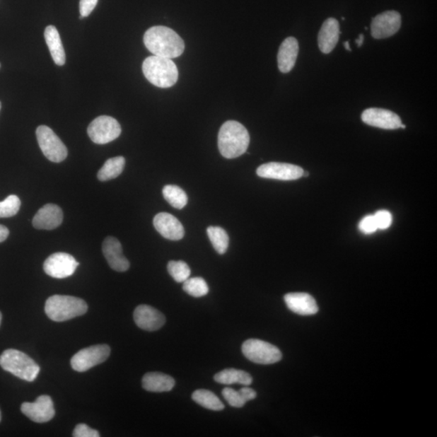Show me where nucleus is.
<instances>
[{
  "instance_id": "nucleus-8",
  "label": "nucleus",
  "mask_w": 437,
  "mask_h": 437,
  "mask_svg": "<svg viewBox=\"0 0 437 437\" xmlns=\"http://www.w3.org/2000/svg\"><path fill=\"white\" fill-rule=\"evenodd\" d=\"M110 355V347L106 344H98L86 347L73 356L71 366L76 372H86L94 366L103 363Z\"/></svg>"
},
{
  "instance_id": "nucleus-34",
  "label": "nucleus",
  "mask_w": 437,
  "mask_h": 437,
  "mask_svg": "<svg viewBox=\"0 0 437 437\" xmlns=\"http://www.w3.org/2000/svg\"><path fill=\"white\" fill-rule=\"evenodd\" d=\"M374 218L378 229H388L392 223V215L388 211L382 210L375 213Z\"/></svg>"
},
{
  "instance_id": "nucleus-4",
  "label": "nucleus",
  "mask_w": 437,
  "mask_h": 437,
  "mask_svg": "<svg viewBox=\"0 0 437 437\" xmlns=\"http://www.w3.org/2000/svg\"><path fill=\"white\" fill-rule=\"evenodd\" d=\"M88 311L86 302L71 296L54 295L50 296L45 305V312L54 322H65L80 317Z\"/></svg>"
},
{
  "instance_id": "nucleus-25",
  "label": "nucleus",
  "mask_w": 437,
  "mask_h": 437,
  "mask_svg": "<svg viewBox=\"0 0 437 437\" xmlns=\"http://www.w3.org/2000/svg\"><path fill=\"white\" fill-rule=\"evenodd\" d=\"M126 160L123 156L110 158L98 171V177L100 181L106 182L119 177L124 170Z\"/></svg>"
},
{
  "instance_id": "nucleus-12",
  "label": "nucleus",
  "mask_w": 437,
  "mask_h": 437,
  "mask_svg": "<svg viewBox=\"0 0 437 437\" xmlns=\"http://www.w3.org/2000/svg\"><path fill=\"white\" fill-rule=\"evenodd\" d=\"M21 412L35 423H47L55 414L54 402L48 395L39 396L35 402L22 403Z\"/></svg>"
},
{
  "instance_id": "nucleus-22",
  "label": "nucleus",
  "mask_w": 437,
  "mask_h": 437,
  "mask_svg": "<svg viewBox=\"0 0 437 437\" xmlns=\"http://www.w3.org/2000/svg\"><path fill=\"white\" fill-rule=\"evenodd\" d=\"M143 388L149 392L161 393L169 392L175 388V380L170 375L161 373H146L142 379Z\"/></svg>"
},
{
  "instance_id": "nucleus-9",
  "label": "nucleus",
  "mask_w": 437,
  "mask_h": 437,
  "mask_svg": "<svg viewBox=\"0 0 437 437\" xmlns=\"http://www.w3.org/2000/svg\"><path fill=\"white\" fill-rule=\"evenodd\" d=\"M122 132L121 126L114 117L100 116L95 119L88 127V134L92 141L97 144H105L119 138Z\"/></svg>"
},
{
  "instance_id": "nucleus-31",
  "label": "nucleus",
  "mask_w": 437,
  "mask_h": 437,
  "mask_svg": "<svg viewBox=\"0 0 437 437\" xmlns=\"http://www.w3.org/2000/svg\"><path fill=\"white\" fill-rule=\"evenodd\" d=\"M21 200L18 196L9 195L6 199L0 202V218L12 217L18 214L21 209Z\"/></svg>"
},
{
  "instance_id": "nucleus-15",
  "label": "nucleus",
  "mask_w": 437,
  "mask_h": 437,
  "mask_svg": "<svg viewBox=\"0 0 437 437\" xmlns=\"http://www.w3.org/2000/svg\"><path fill=\"white\" fill-rule=\"evenodd\" d=\"M134 321L137 326L148 332H156L165 323L163 313L147 305H139L134 312Z\"/></svg>"
},
{
  "instance_id": "nucleus-2",
  "label": "nucleus",
  "mask_w": 437,
  "mask_h": 437,
  "mask_svg": "<svg viewBox=\"0 0 437 437\" xmlns=\"http://www.w3.org/2000/svg\"><path fill=\"white\" fill-rule=\"evenodd\" d=\"M250 141L247 129L237 121H227L218 132V148L227 159L237 158L245 153Z\"/></svg>"
},
{
  "instance_id": "nucleus-7",
  "label": "nucleus",
  "mask_w": 437,
  "mask_h": 437,
  "mask_svg": "<svg viewBox=\"0 0 437 437\" xmlns=\"http://www.w3.org/2000/svg\"><path fill=\"white\" fill-rule=\"evenodd\" d=\"M36 134L39 147L49 161L60 163L66 158V147L52 129L47 126L38 127Z\"/></svg>"
},
{
  "instance_id": "nucleus-40",
  "label": "nucleus",
  "mask_w": 437,
  "mask_h": 437,
  "mask_svg": "<svg viewBox=\"0 0 437 437\" xmlns=\"http://www.w3.org/2000/svg\"><path fill=\"white\" fill-rule=\"evenodd\" d=\"M344 47H345V48H346V50H349V52H351V47H350V43H349V42H346L344 43Z\"/></svg>"
},
{
  "instance_id": "nucleus-10",
  "label": "nucleus",
  "mask_w": 437,
  "mask_h": 437,
  "mask_svg": "<svg viewBox=\"0 0 437 437\" xmlns=\"http://www.w3.org/2000/svg\"><path fill=\"white\" fill-rule=\"evenodd\" d=\"M79 265L80 263L74 257L59 252L47 257L44 262L43 269L50 277L65 279L71 276Z\"/></svg>"
},
{
  "instance_id": "nucleus-14",
  "label": "nucleus",
  "mask_w": 437,
  "mask_h": 437,
  "mask_svg": "<svg viewBox=\"0 0 437 437\" xmlns=\"http://www.w3.org/2000/svg\"><path fill=\"white\" fill-rule=\"evenodd\" d=\"M361 120L367 125L385 129V130H395L402 124L400 117L394 112L379 108H369L364 110Z\"/></svg>"
},
{
  "instance_id": "nucleus-36",
  "label": "nucleus",
  "mask_w": 437,
  "mask_h": 437,
  "mask_svg": "<svg viewBox=\"0 0 437 437\" xmlns=\"http://www.w3.org/2000/svg\"><path fill=\"white\" fill-rule=\"evenodd\" d=\"M98 0H81L80 13L81 18H87L96 8Z\"/></svg>"
},
{
  "instance_id": "nucleus-3",
  "label": "nucleus",
  "mask_w": 437,
  "mask_h": 437,
  "mask_svg": "<svg viewBox=\"0 0 437 437\" xmlns=\"http://www.w3.org/2000/svg\"><path fill=\"white\" fill-rule=\"evenodd\" d=\"M142 69L146 79L158 88H170L178 79L177 67L171 59L150 56L144 61Z\"/></svg>"
},
{
  "instance_id": "nucleus-38",
  "label": "nucleus",
  "mask_w": 437,
  "mask_h": 437,
  "mask_svg": "<svg viewBox=\"0 0 437 437\" xmlns=\"http://www.w3.org/2000/svg\"><path fill=\"white\" fill-rule=\"evenodd\" d=\"M9 235V231L7 227L0 225V243L4 242Z\"/></svg>"
},
{
  "instance_id": "nucleus-26",
  "label": "nucleus",
  "mask_w": 437,
  "mask_h": 437,
  "mask_svg": "<svg viewBox=\"0 0 437 437\" xmlns=\"http://www.w3.org/2000/svg\"><path fill=\"white\" fill-rule=\"evenodd\" d=\"M192 400L199 405L211 411H222L225 405L220 399L211 391L198 390L194 392Z\"/></svg>"
},
{
  "instance_id": "nucleus-39",
  "label": "nucleus",
  "mask_w": 437,
  "mask_h": 437,
  "mask_svg": "<svg viewBox=\"0 0 437 437\" xmlns=\"http://www.w3.org/2000/svg\"><path fill=\"white\" fill-rule=\"evenodd\" d=\"M363 39H364V36L363 35H360V36H359V38L356 41L358 47H361L362 46L363 43Z\"/></svg>"
},
{
  "instance_id": "nucleus-32",
  "label": "nucleus",
  "mask_w": 437,
  "mask_h": 437,
  "mask_svg": "<svg viewBox=\"0 0 437 437\" xmlns=\"http://www.w3.org/2000/svg\"><path fill=\"white\" fill-rule=\"evenodd\" d=\"M222 395L225 397L228 404L233 407L240 408L245 406V402L243 399L239 391L227 388L222 391Z\"/></svg>"
},
{
  "instance_id": "nucleus-42",
  "label": "nucleus",
  "mask_w": 437,
  "mask_h": 437,
  "mask_svg": "<svg viewBox=\"0 0 437 437\" xmlns=\"http://www.w3.org/2000/svg\"><path fill=\"white\" fill-rule=\"evenodd\" d=\"M2 419V414H1V411H0V421H1Z\"/></svg>"
},
{
  "instance_id": "nucleus-30",
  "label": "nucleus",
  "mask_w": 437,
  "mask_h": 437,
  "mask_svg": "<svg viewBox=\"0 0 437 437\" xmlns=\"http://www.w3.org/2000/svg\"><path fill=\"white\" fill-rule=\"evenodd\" d=\"M168 272L177 283H183L190 276V269L183 261H170L168 263Z\"/></svg>"
},
{
  "instance_id": "nucleus-11",
  "label": "nucleus",
  "mask_w": 437,
  "mask_h": 437,
  "mask_svg": "<svg viewBox=\"0 0 437 437\" xmlns=\"http://www.w3.org/2000/svg\"><path fill=\"white\" fill-rule=\"evenodd\" d=\"M303 169L300 166L279 162H270L257 169V176L280 181L298 180L303 176Z\"/></svg>"
},
{
  "instance_id": "nucleus-29",
  "label": "nucleus",
  "mask_w": 437,
  "mask_h": 437,
  "mask_svg": "<svg viewBox=\"0 0 437 437\" xmlns=\"http://www.w3.org/2000/svg\"><path fill=\"white\" fill-rule=\"evenodd\" d=\"M183 283V290L194 298H202L209 293V286L203 278H188Z\"/></svg>"
},
{
  "instance_id": "nucleus-13",
  "label": "nucleus",
  "mask_w": 437,
  "mask_h": 437,
  "mask_svg": "<svg viewBox=\"0 0 437 437\" xmlns=\"http://www.w3.org/2000/svg\"><path fill=\"white\" fill-rule=\"evenodd\" d=\"M402 25L401 15L396 11H388L373 19L372 36L376 39L388 38L395 35Z\"/></svg>"
},
{
  "instance_id": "nucleus-16",
  "label": "nucleus",
  "mask_w": 437,
  "mask_h": 437,
  "mask_svg": "<svg viewBox=\"0 0 437 437\" xmlns=\"http://www.w3.org/2000/svg\"><path fill=\"white\" fill-rule=\"evenodd\" d=\"M153 225L162 237L171 240L183 238L185 229L175 216L167 212H161L154 217Z\"/></svg>"
},
{
  "instance_id": "nucleus-28",
  "label": "nucleus",
  "mask_w": 437,
  "mask_h": 437,
  "mask_svg": "<svg viewBox=\"0 0 437 437\" xmlns=\"http://www.w3.org/2000/svg\"><path fill=\"white\" fill-rule=\"evenodd\" d=\"M163 196L168 203L177 209H182L188 203L187 193L175 185H167L163 188Z\"/></svg>"
},
{
  "instance_id": "nucleus-17",
  "label": "nucleus",
  "mask_w": 437,
  "mask_h": 437,
  "mask_svg": "<svg viewBox=\"0 0 437 437\" xmlns=\"http://www.w3.org/2000/svg\"><path fill=\"white\" fill-rule=\"evenodd\" d=\"M103 255L113 270L124 272L130 268V262L123 255L122 245L114 237L106 238L103 244Z\"/></svg>"
},
{
  "instance_id": "nucleus-41",
  "label": "nucleus",
  "mask_w": 437,
  "mask_h": 437,
  "mask_svg": "<svg viewBox=\"0 0 437 437\" xmlns=\"http://www.w3.org/2000/svg\"><path fill=\"white\" fill-rule=\"evenodd\" d=\"M1 322H2V313L1 312H0V325H1Z\"/></svg>"
},
{
  "instance_id": "nucleus-33",
  "label": "nucleus",
  "mask_w": 437,
  "mask_h": 437,
  "mask_svg": "<svg viewBox=\"0 0 437 437\" xmlns=\"http://www.w3.org/2000/svg\"><path fill=\"white\" fill-rule=\"evenodd\" d=\"M359 229L364 234H372L378 231V226L376 221H375L374 216H367L363 217L359 223Z\"/></svg>"
},
{
  "instance_id": "nucleus-23",
  "label": "nucleus",
  "mask_w": 437,
  "mask_h": 437,
  "mask_svg": "<svg viewBox=\"0 0 437 437\" xmlns=\"http://www.w3.org/2000/svg\"><path fill=\"white\" fill-rule=\"evenodd\" d=\"M44 35L54 63L59 66H64L66 54L57 29L53 25H49L45 30Z\"/></svg>"
},
{
  "instance_id": "nucleus-18",
  "label": "nucleus",
  "mask_w": 437,
  "mask_h": 437,
  "mask_svg": "<svg viewBox=\"0 0 437 437\" xmlns=\"http://www.w3.org/2000/svg\"><path fill=\"white\" fill-rule=\"evenodd\" d=\"M63 211L58 205L47 204L39 209L33 217V226L42 231H53L63 223Z\"/></svg>"
},
{
  "instance_id": "nucleus-21",
  "label": "nucleus",
  "mask_w": 437,
  "mask_h": 437,
  "mask_svg": "<svg viewBox=\"0 0 437 437\" xmlns=\"http://www.w3.org/2000/svg\"><path fill=\"white\" fill-rule=\"evenodd\" d=\"M299 53V44L295 37L286 38L278 52V66L282 73H289L293 69Z\"/></svg>"
},
{
  "instance_id": "nucleus-6",
  "label": "nucleus",
  "mask_w": 437,
  "mask_h": 437,
  "mask_svg": "<svg viewBox=\"0 0 437 437\" xmlns=\"http://www.w3.org/2000/svg\"><path fill=\"white\" fill-rule=\"evenodd\" d=\"M249 361L260 364H272L281 361L282 353L276 346L260 339H248L242 347Z\"/></svg>"
},
{
  "instance_id": "nucleus-19",
  "label": "nucleus",
  "mask_w": 437,
  "mask_h": 437,
  "mask_svg": "<svg viewBox=\"0 0 437 437\" xmlns=\"http://www.w3.org/2000/svg\"><path fill=\"white\" fill-rule=\"evenodd\" d=\"M284 301L289 309L301 316L315 315L318 306L315 298L305 293H293L284 296Z\"/></svg>"
},
{
  "instance_id": "nucleus-1",
  "label": "nucleus",
  "mask_w": 437,
  "mask_h": 437,
  "mask_svg": "<svg viewBox=\"0 0 437 437\" xmlns=\"http://www.w3.org/2000/svg\"><path fill=\"white\" fill-rule=\"evenodd\" d=\"M144 42L151 53L171 59L181 56L185 49L182 37L165 26L150 28L144 33Z\"/></svg>"
},
{
  "instance_id": "nucleus-37",
  "label": "nucleus",
  "mask_w": 437,
  "mask_h": 437,
  "mask_svg": "<svg viewBox=\"0 0 437 437\" xmlns=\"http://www.w3.org/2000/svg\"><path fill=\"white\" fill-rule=\"evenodd\" d=\"M238 391L245 402L254 400L257 397L256 391L250 388H243Z\"/></svg>"
},
{
  "instance_id": "nucleus-27",
  "label": "nucleus",
  "mask_w": 437,
  "mask_h": 437,
  "mask_svg": "<svg viewBox=\"0 0 437 437\" xmlns=\"http://www.w3.org/2000/svg\"><path fill=\"white\" fill-rule=\"evenodd\" d=\"M206 233L217 253L226 254L228 247L229 238L225 229L218 226H210L207 228Z\"/></svg>"
},
{
  "instance_id": "nucleus-5",
  "label": "nucleus",
  "mask_w": 437,
  "mask_h": 437,
  "mask_svg": "<svg viewBox=\"0 0 437 437\" xmlns=\"http://www.w3.org/2000/svg\"><path fill=\"white\" fill-rule=\"evenodd\" d=\"M0 366L26 382H33L37 378L40 367L24 352L16 349H8L0 356Z\"/></svg>"
},
{
  "instance_id": "nucleus-35",
  "label": "nucleus",
  "mask_w": 437,
  "mask_h": 437,
  "mask_svg": "<svg viewBox=\"0 0 437 437\" xmlns=\"http://www.w3.org/2000/svg\"><path fill=\"white\" fill-rule=\"evenodd\" d=\"M73 436L75 437H99V431L91 428L85 424H80L76 426L73 431Z\"/></svg>"
},
{
  "instance_id": "nucleus-43",
  "label": "nucleus",
  "mask_w": 437,
  "mask_h": 437,
  "mask_svg": "<svg viewBox=\"0 0 437 437\" xmlns=\"http://www.w3.org/2000/svg\"><path fill=\"white\" fill-rule=\"evenodd\" d=\"M0 110H1V103H0Z\"/></svg>"
},
{
  "instance_id": "nucleus-24",
  "label": "nucleus",
  "mask_w": 437,
  "mask_h": 437,
  "mask_svg": "<svg viewBox=\"0 0 437 437\" xmlns=\"http://www.w3.org/2000/svg\"><path fill=\"white\" fill-rule=\"evenodd\" d=\"M216 383L223 385L240 384L248 386L253 383L251 375L236 368H226L215 375Z\"/></svg>"
},
{
  "instance_id": "nucleus-20",
  "label": "nucleus",
  "mask_w": 437,
  "mask_h": 437,
  "mask_svg": "<svg viewBox=\"0 0 437 437\" xmlns=\"http://www.w3.org/2000/svg\"><path fill=\"white\" fill-rule=\"evenodd\" d=\"M340 30L339 21L334 18H328L324 21L318 33V47L323 54L333 52L339 39Z\"/></svg>"
}]
</instances>
